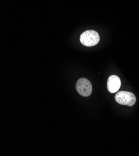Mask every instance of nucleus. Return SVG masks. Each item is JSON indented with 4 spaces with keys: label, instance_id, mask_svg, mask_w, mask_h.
I'll return each mask as SVG.
<instances>
[{
    "label": "nucleus",
    "instance_id": "nucleus-1",
    "mask_svg": "<svg viewBox=\"0 0 139 156\" xmlns=\"http://www.w3.org/2000/svg\"><path fill=\"white\" fill-rule=\"evenodd\" d=\"M100 41V36L95 30H89L84 32L80 37L81 44L87 47L97 45Z\"/></svg>",
    "mask_w": 139,
    "mask_h": 156
},
{
    "label": "nucleus",
    "instance_id": "nucleus-2",
    "mask_svg": "<svg viewBox=\"0 0 139 156\" xmlns=\"http://www.w3.org/2000/svg\"><path fill=\"white\" fill-rule=\"evenodd\" d=\"M115 100L119 104L129 106H133L136 102L134 93L125 91H119L115 96Z\"/></svg>",
    "mask_w": 139,
    "mask_h": 156
},
{
    "label": "nucleus",
    "instance_id": "nucleus-3",
    "mask_svg": "<svg viewBox=\"0 0 139 156\" xmlns=\"http://www.w3.org/2000/svg\"><path fill=\"white\" fill-rule=\"evenodd\" d=\"M76 90L79 95L82 97H89L92 93V87L89 80L84 78H82L76 83Z\"/></svg>",
    "mask_w": 139,
    "mask_h": 156
},
{
    "label": "nucleus",
    "instance_id": "nucleus-4",
    "mask_svg": "<svg viewBox=\"0 0 139 156\" xmlns=\"http://www.w3.org/2000/svg\"><path fill=\"white\" fill-rule=\"evenodd\" d=\"M121 85V82L119 77L117 75H111L107 80V89L110 93L117 92Z\"/></svg>",
    "mask_w": 139,
    "mask_h": 156
}]
</instances>
